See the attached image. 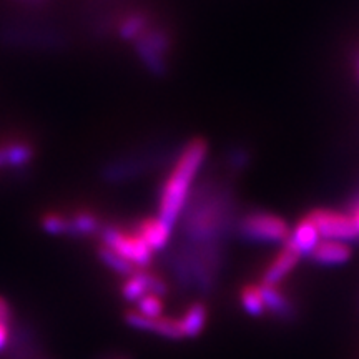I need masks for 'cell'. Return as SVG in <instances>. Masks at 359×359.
Wrapping results in <instances>:
<instances>
[{
	"label": "cell",
	"mask_w": 359,
	"mask_h": 359,
	"mask_svg": "<svg viewBox=\"0 0 359 359\" xmlns=\"http://www.w3.org/2000/svg\"><path fill=\"white\" fill-rule=\"evenodd\" d=\"M353 222H354V226H356V230L359 233V203L356 205V208L353 210V215H351Z\"/></svg>",
	"instance_id": "44dd1931"
},
{
	"label": "cell",
	"mask_w": 359,
	"mask_h": 359,
	"mask_svg": "<svg viewBox=\"0 0 359 359\" xmlns=\"http://www.w3.org/2000/svg\"><path fill=\"white\" fill-rule=\"evenodd\" d=\"M208 145L201 138H195L183 148L175 161L172 173L163 182L158 201V217L173 226L185 210L188 195L196 173L203 167Z\"/></svg>",
	"instance_id": "6da1fadb"
},
{
	"label": "cell",
	"mask_w": 359,
	"mask_h": 359,
	"mask_svg": "<svg viewBox=\"0 0 359 359\" xmlns=\"http://www.w3.org/2000/svg\"><path fill=\"white\" fill-rule=\"evenodd\" d=\"M358 67H359V65H358Z\"/></svg>",
	"instance_id": "7402d4cb"
},
{
	"label": "cell",
	"mask_w": 359,
	"mask_h": 359,
	"mask_svg": "<svg viewBox=\"0 0 359 359\" xmlns=\"http://www.w3.org/2000/svg\"><path fill=\"white\" fill-rule=\"evenodd\" d=\"M137 311L143 316L156 320V318H161V313H163V302L156 294H145L137 302Z\"/></svg>",
	"instance_id": "ac0fdd59"
},
{
	"label": "cell",
	"mask_w": 359,
	"mask_h": 359,
	"mask_svg": "<svg viewBox=\"0 0 359 359\" xmlns=\"http://www.w3.org/2000/svg\"><path fill=\"white\" fill-rule=\"evenodd\" d=\"M40 226L45 233L53 236H67L69 230V217L62 213H47L40 219Z\"/></svg>",
	"instance_id": "e0dca14e"
},
{
	"label": "cell",
	"mask_w": 359,
	"mask_h": 359,
	"mask_svg": "<svg viewBox=\"0 0 359 359\" xmlns=\"http://www.w3.org/2000/svg\"><path fill=\"white\" fill-rule=\"evenodd\" d=\"M102 245L114 250L137 269L147 268L151 263L155 251L148 246L138 231H125L114 224H103L100 230Z\"/></svg>",
	"instance_id": "7a4b0ae2"
},
{
	"label": "cell",
	"mask_w": 359,
	"mask_h": 359,
	"mask_svg": "<svg viewBox=\"0 0 359 359\" xmlns=\"http://www.w3.org/2000/svg\"><path fill=\"white\" fill-rule=\"evenodd\" d=\"M308 217L316 224L321 240H334L346 243V241L356 240L359 236L353 218L349 215L334 212V210L320 208L314 210Z\"/></svg>",
	"instance_id": "277c9868"
},
{
	"label": "cell",
	"mask_w": 359,
	"mask_h": 359,
	"mask_svg": "<svg viewBox=\"0 0 359 359\" xmlns=\"http://www.w3.org/2000/svg\"><path fill=\"white\" fill-rule=\"evenodd\" d=\"M206 321H208V309L203 303H193L191 306L183 313V316L178 320L180 331L183 338H196L203 333Z\"/></svg>",
	"instance_id": "8fae6325"
},
{
	"label": "cell",
	"mask_w": 359,
	"mask_h": 359,
	"mask_svg": "<svg viewBox=\"0 0 359 359\" xmlns=\"http://www.w3.org/2000/svg\"><path fill=\"white\" fill-rule=\"evenodd\" d=\"M320 241L321 236L316 224L313 223V219L309 217H304L303 219H299V222L296 223V226L291 230L290 240L286 241V243H290L303 257V255H311L313 250L316 248Z\"/></svg>",
	"instance_id": "9c48e42d"
},
{
	"label": "cell",
	"mask_w": 359,
	"mask_h": 359,
	"mask_svg": "<svg viewBox=\"0 0 359 359\" xmlns=\"http://www.w3.org/2000/svg\"><path fill=\"white\" fill-rule=\"evenodd\" d=\"M241 235L248 240L266 243H286L291 230L285 219L271 213H250L241 219Z\"/></svg>",
	"instance_id": "3957f363"
},
{
	"label": "cell",
	"mask_w": 359,
	"mask_h": 359,
	"mask_svg": "<svg viewBox=\"0 0 359 359\" xmlns=\"http://www.w3.org/2000/svg\"><path fill=\"white\" fill-rule=\"evenodd\" d=\"M309 257L318 264L336 266V264L346 263L351 258V248L344 241L321 240Z\"/></svg>",
	"instance_id": "30bf717a"
},
{
	"label": "cell",
	"mask_w": 359,
	"mask_h": 359,
	"mask_svg": "<svg viewBox=\"0 0 359 359\" xmlns=\"http://www.w3.org/2000/svg\"><path fill=\"white\" fill-rule=\"evenodd\" d=\"M12 321V309L6 299L0 296V325L8 326V323Z\"/></svg>",
	"instance_id": "d6986e66"
},
{
	"label": "cell",
	"mask_w": 359,
	"mask_h": 359,
	"mask_svg": "<svg viewBox=\"0 0 359 359\" xmlns=\"http://www.w3.org/2000/svg\"><path fill=\"white\" fill-rule=\"evenodd\" d=\"M8 343V326L0 325V351L7 346Z\"/></svg>",
	"instance_id": "ffe728a7"
},
{
	"label": "cell",
	"mask_w": 359,
	"mask_h": 359,
	"mask_svg": "<svg viewBox=\"0 0 359 359\" xmlns=\"http://www.w3.org/2000/svg\"><path fill=\"white\" fill-rule=\"evenodd\" d=\"M259 293H262L264 309L276 316L278 320L291 321L296 318L294 304L290 302V298L278 290V286H268V285H258Z\"/></svg>",
	"instance_id": "ba28073f"
},
{
	"label": "cell",
	"mask_w": 359,
	"mask_h": 359,
	"mask_svg": "<svg viewBox=\"0 0 359 359\" xmlns=\"http://www.w3.org/2000/svg\"><path fill=\"white\" fill-rule=\"evenodd\" d=\"M299 259H302V255H299L290 243H285L283 250L276 255L275 259L269 263V266L264 269L262 285L278 286L291 271H293L296 264L299 263Z\"/></svg>",
	"instance_id": "8992f818"
},
{
	"label": "cell",
	"mask_w": 359,
	"mask_h": 359,
	"mask_svg": "<svg viewBox=\"0 0 359 359\" xmlns=\"http://www.w3.org/2000/svg\"><path fill=\"white\" fill-rule=\"evenodd\" d=\"M98 258H100V262L105 264L107 268H110L111 271L118 273V275L122 276H132L133 273H137L138 269L133 266L132 263L127 262L123 257H120L118 253H115L114 250L107 248V246H100L98 248Z\"/></svg>",
	"instance_id": "5bb4252c"
},
{
	"label": "cell",
	"mask_w": 359,
	"mask_h": 359,
	"mask_svg": "<svg viewBox=\"0 0 359 359\" xmlns=\"http://www.w3.org/2000/svg\"><path fill=\"white\" fill-rule=\"evenodd\" d=\"M138 235L147 241L151 250H163L168 245L170 238H172L173 226L170 223L161 219L160 217L155 218H143L137 226Z\"/></svg>",
	"instance_id": "52a82bcc"
},
{
	"label": "cell",
	"mask_w": 359,
	"mask_h": 359,
	"mask_svg": "<svg viewBox=\"0 0 359 359\" xmlns=\"http://www.w3.org/2000/svg\"><path fill=\"white\" fill-rule=\"evenodd\" d=\"M240 302L241 306H243V309L250 314V316H262V314L266 311L258 285L243 286L240 291Z\"/></svg>",
	"instance_id": "9a60e30c"
},
{
	"label": "cell",
	"mask_w": 359,
	"mask_h": 359,
	"mask_svg": "<svg viewBox=\"0 0 359 359\" xmlns=\"http://www.w3.org/2000/svg\"><path fill=\"white\" fill-rule=\"evenodd\" d=\"M6 156V168H24L34 160L35 150L27 142H12L2 145Z\"/></svg>",
	"instance_id": "4fadbf2b"
},
{
	"label": "cell",
	"mask_w": 359,
	"mask_h": 359,
	"mask_svg": "<svg viewBox=\"0 0 359 359\" xmlns=\"http://www.w3.org/2000/svg\"><path fill=\"white\" fill-rule=\"evenodd\" d=\"M125 321L135 330L140 331H148V333H155L158 336H163V338L168 339H182L183 334L180 331L178 320H172V318H156V320H151V318H147L140 314L138 311H128L125 313Z\"/></svg>",
	"instance_id": "5b68a950"
},
{
	"label": "cell",
	"mask_w": 359,
	"mask_h": 359,
	"mask_svg": "<svg viewBox=\"0 0 359 359\" xmlns=\"http://www.w3.org/2000/svg\"><path fill=\"white\" fill-rule=\"evenodd\" d=\"M102 222L95 213L92 212H77L72 217H69V230H67V236L70 238H80V236H90L93 233H100Z\"/></svg>",
	"instance_id": "7c38bea8"
},
{
	"label": "cell",
	"mask_w": 359,
	"mask_h": 359,
	"mask_svg": "<svg viewBox=\"0 0 359 359\" xmlns=\"http://www.w3.org/2000/svg\"><path fill=\"white\" fill-rule=\"evenodd\" d=\"M147 29V17L142 13H132L127 19H123L122 24L118 25V35L122 40H138Z\"/></svg>",
	"instance_id": "2e32d148"
}]
</instances>
